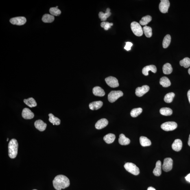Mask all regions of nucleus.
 <instances>
[{
	"instance_id": "aec40b11",
	"label": "nucleus",
	"mask_w": 190,
	"mask_h": 190,
	"mask_svg": "<svg viewBox=\"0 0 190 190\" xmlns=\"http://www.w3.org/2000/svg\"><path fill=\"white\" fill-rule=\"evenodd\" d=\"M93 93L94 95L99 97H103L105 94L104 90L99 86L95 87L93 88Z\"/></svg>"
},
{
	"instance_id": "1a4fd4ad",
	"label": "nucleus",
	"mask_w": 190,
	"mask_h": 190,
	"mask_svg": "<svg viewBox=\"0 0 190 190\" xmlns=\"http://www.w3.org/2000/svg\"><path fill=\"white\" fill-rule=\"evenodd\" d=\"M106 84L112 88L118 87L119 86L118 82L116 77H109L105 79Z\"/></svg>"
},
{
	"instance_id": "ea45409f",
	"label": "nucleus",
	"mask_w": 190,
	"mask_h": 190,
	"mask_svg": "<svg viewBox=\"0 0 190 190\" xmlns=\"http://www.w3.org/2000/svg\"><path fill=\"white\" fill-rule=\"evenodd\" d=\"M187 96L188 99H189V100L190 104V90H189V91L188 92Z\"/></svg>"
},
{
	"instance_id": "7c9ffc66",
	"label": "nucleus",
	"mask_w": 190,
	"mask_h": 190,
	"mask_svg": "<svg viewBox=\"0 0 190 190\" xmlns=\"http://www.w3.org/2000/svg\"><path fill=\"white\" fill-rule=\"evenodd\" d=\"M143 31L147 38H150L152 35V29L150 27L146 25L143 27Z\"/></svg>"
},
{
	"instance_id": "c03bdc74",
	"label": "nucleus",
	"mask_w": 190,
	"mask_h": 190,
	"mask_svg": "<svg viewBox=\"0 0 190 190\" xmlns=\"http://www.w3.org/2000/svg\"><path fill=\"white\" fill-rule=\"evenodd\" d=\"M8 140H9V138H8V139H7V141H8Z\"/></svg>"
},
{
	"instance_id": "7ed1b4c3",
	"label": "nucleus",
	"mask_w": 190,
	"mask_h": 190,
	"mask_svg": "<svg viewBox=\"0 0 190 190\" xmlns=\"http://www.w3.org/2000/svg\"><path fill=\"white\" fill-rule=\"evenodd\" d=\"M131 28L136 36H141L143 33V29L139 23L136 22H132L131 24Z\"/></svg>"
},
{
	"instance_id": "6ab92c4d",
	"label": "nucleus",
	"mask_w": 190,
	"mask_h": 190,
	"mask_svg": "<svg viewBox=\"0 0 190 190\" xmlns=\"http://www.w3.org/2000/svg\"><path fill=\"white\" fill-rule=\"evenodd\" d=\"M103 105V103L102 101H96L90 103L89 108L92 110H97L100 108Z\"/></svg>"
},
{
	"instance_id": "f704fd0d",
	"label": "nucleus",
	"mask_w": 190,
	"mask_h": 190,
	"mask_svg": "<svg viewBox=\"0 0 190 190\" xmlns=\"http://www.w3.org/2000/svg\"><path fill=\"white\" fill-rule=\"evenodd\" d=\"M180 65L184 68H189L190 66V59L189 58H184L180 61Z\"/></svg>"
},
{
	"instance_id": "20e7f679",
	"label": "nucleus",
	"mask_w": 190,
	"mask_h": 190,
	"mask_svg": "<svg viewBox=\"0 0 190 190\" xmlns=\"http://www.w3.org/2000/svg\"><path fill=\"white\" fill-rule=\"evenodd\" d=\"M124 167L125 169L131 174L135 175H137L139 174V168L135 164L128 162L125 164Z\"/></svg>"
},
{
	"instance_id": "e433bc0d",
	"label": "nucleus",
	"mask_w": 190,
	"mask_h": 190,
	"mask_svg": "<svg viewBox=\"0 0 190 190\" xmlns=\"http://www.w3.org/2000/svg\"><path fill=\"white\" fill-rule=\"evenodd\" d=\"M113 25V23H110L108 22H103L101 23V26L104 28L105 30H108Z\"/></svg>"
},
{
	"instance_id": "4c0bfd02",
	"label": "nucleus",
	"mask_w": 190,
	"mask_h": 190,
	"mask_svg": "<svg viewBox=\"0 0 190 190\" xmlns=\"http://www.w3.org/2000/svg\"><path fill=\"white\" fill-rule=\"evenodd\" d=\"M133 45V44L130 42H127L126 43V45L124 47V49L126 50L127 51L130 50L131 47Z\"/></svg>"
},
{
	"instance_id": "cd10ccee",
	"label": "nucleus",
	"mask_w": 190,
	"mask_h": 190,
	"mask_svg": "<svg viewBox=\"0 0 190 190\" xmlns=\"http://www.w3.org/2000/svg\"><path fill=\"white\" fill-rule=\"evenodd\" d=\"M163 71L165 74H170L173 71V68L171 64L169 63L164 64L163 67Z\"/></svg>"
},
{
	"instance_id": "2eb2a0df",
	"label": "nucleus",
	"mask_w": 190,
	"mask_h": 190,
	"mask_svg": "<svg viewBox=\"0 0 190 190\" xmlns=\"http://www.w3.org/2000/svg\"><path fill=\"white\" fill-rule=\"evenodd\" d=\"M151 71L152 72L156 73L157 72V68L154 65H150L145 66L142 69V73L145 76L149 75V72Z\"/></svg>"
},
{
	"instance_id": "b1692460",
	"label": "nucleus",
	"mask_w": 190,
	"mask_h": 190,
	"mask_svg": "<svg viewBox=\"0 0 190 190\" xmlns=\"http://www.w3.org/2000/svg\"><path fill=\"white\" fill-rule=\"evenodd\" d=\"M23 101L26 105L30 108L36 107L37 105L35 100L33 98H30L27 99H24Z\"/></svg>"
},
{
	"instance_id": "9b49d317",
	"label": "nucleus",
	"mask_w": 190,
	"mask_h": 190,
	"mask_svg": "<svg viewBox=\"0 0 190 190\" xmlns=\"http://www.w3.org/2000/svg\"><path fill=\"white\" fill-rule=\"evenodd\" d=\"M149 89L150 88L147 85H144L142 87H138L136 90V95L138 97H141L147 93Z\"/></svg>"
},
{
	"instance_id": "f03ea898",
	"label": "nucleus",
	"mask_w": 190,
	"mask_h": 190,
	"mask_svg": "<svg viewBox=\"0 0 190 190\" xmlns=\"http://www.w3.org/2000/svg\"><path fill=\"white\" fill-rule=\"evenodd\" d=\"M18 144L15 139H11L8 145V152L9 157L11 158H15L18 154Z\"/></svg>"
},
{
	"instance_id": "473e14b6",
	"label": "nucleus",
	"mask_w": 190,
	"mask_h": 190,
	"mask_svg": "<svg viewBox=\"0 0 190 190\" xmlns=\"http://www.w3.org/2000/svg\"><path fill=\"white\" fill-rule=\"evenodd\" d=\"M142 112V109L141 108H137L133 109L130 112L131 116L132 117H136L139 115Z\"/></svg>"
},
{
	"instance_id": "f8f14e48",
	"label": "nucleus",
	"mask_w": 190,
	"mask_h": 190,
	"mask_svg": "<svg viewBox=\"0 0 190 190\" xmlns=\"http://www.w3.org/2000/svg\"><path fill=\"white\" fill-rule=\"evenodd\" d=\"M23 118L26 119H33L34 117V114L28 108H24L22 114Z\"/></svg>"
},
{
	"instance_id": "393cba45",
	"label": "nucleus",
	"mask_w": 190,
	"mask_h": 190,
	"mask_svg": "<svg viewBox=\"0 0 190 190\" xmlns=\"http://www.w3.org/2000/svg\"><path fill=\"white\" fill-rule=\"evenodd\" d=\"M116 136L114 134H109L104 136V140L107 143L111 144L113 142Z\"/></svg>"
},
{
	"instance_id": "2f4dec72",
	"label": "nucleus",
	"mask_w": 190,
	"mask_h": 190,
	"mask_svg": "<svg viewBox=\"0 0 190 190\" xmlns=\"http://www.w3.org/2000/svg\"><path fill=\"white\" fill-rule=\"evenodd\" d=\"M171 38L169 35H167L164 38L163 41V47L164 48H166L170 44Z\"/></svg>"
},
{
	"instance_id": "423d86ee",
	"label": "nucleus",
	"mask_w": 190,
	"mask_h": 190,
	"mask_svg": "<svg viewBox=\"0 0 190 190\" xmlns=\"http://www.w3.org/2000/svg\"><path fill=\"white\" fill-rule=\"evenodd\" d=\"M178 126L177 123L174 121H168L165 122L161 125V128L164 130L168 131L175 129Z\"/></svg>"
},
{
	"instance_id": "58836bf2",
	"label": "nucleus",
	"mask_w": 190,
	"mask_h": 190,
	"mask_svg": "<svg viewBox=\"0 0 190 190\" xmlns=\"http://www.w3.org/2000/svg\"><path fill=\"white\" fill-rule=\"evenodd\" d=\"M185 178L187 181L190 182V173L185 177Z\"/></svg>"
},
{
	"instance_id": "0eeeda50",
	"label": "nucleus",
	"mask_w": 190,
	"mask_h": 190,
	"mask_svg": "<svg viewBox=\"0 0 190 190\" xmlns=\"http://www.w3.org/2000/svg\"><path fill=\"white\" fill-rule=\"evenodd\" d=\"M173 160L170 158H165L164 160L162 169L165 172H168L172 169Z\"/></svg>"
},
{
	"instance_id": "a19ab883",
	"label": "nucleus",
	"mask_w": 190,
	"mask_h": 190,
	"mask_svg": "<svg viewBox=\"0 0 190 190\" xmlns=\"http://www.w3.org/2000/svg\"><path fill=\"white\" fill-rule=\"evenodd\" d=\"M147 190H156L155 189H154V188H153L152 187H149L148 189H147Z\"/></svg>"
},
{
	"instance_id": "4468645a",
	"label": "nucleus",
	"mask_w": 190,
	"mask_h": 190,
	"mask_svg": "<svg viewBox=\"0 0 190 190\" xmlns=\"http://www.w3.org/2000/svg\"><path fill=\"white\" fill-rule=\"evenodd\" d=\"M108 121L106 119L103 118L98 121L95 125L97 129L100 130L105 128L108 124Z\"/></svg>"
},
{
	"instance_id": "c85d7f7f",
	"label": "nucleus",
	"mask_w": 190,
	"mask_h": 190,
	"mask_svg": "<svg viewBox=\"0 0 190 190\" xmlns=\"http://www.w3.org/2000/svg\"><path fill=\"white\" fill-rule=\"evenodd\" d=\"M160 113L162 115L165 116H170L173 113V111L170 108H163L160 109Z\"/></svg>"
},
{
	"instance_id": "a18cd8bd",
	"label": "nucleus",
	"mask_w": 190,
	"mask_h": 190,
	"mask_svg": "<svg viewBox=\"0 0 190 190\" xmlns=\"http://www.w3.org/2000/svg\"><path fill=\"white\" fill-rule=\"evenodd\" d=\"M56 8H58V7L57 6V7H56Z\"/></svg>"
},
{
	"instance_id": "f3484780",
	"label": "nucleus",
	"mask_w": 190,
	"mask_h": 190,
	"mask_svg": "<svg viewBox=\"0 0 190 190\" xmlns=\"http://www.w3.org/2000/svg\"><path fill=\"white\" fill-rule=\"evenodd\" d=\"M111 14L110 9L108 8L106 9L105 13L102 12H100L99 14V17L101 21H105L107 20V18L109 17Z\"/></svg>"
},
{
	"instance_id": "49530a36",
	"label": "nucleus",
	"mask_w": 190,
	"mask_h": 190,
	"mask_svg": "<svg viewBox=\"0 0 190 190\" xmlns=\"http://www.w3.org/2000/svg\"><path fill=\"white\" fill-rule=\"evenodd\" d=\"M36 190V189H34V190Z\"/></svg>"
},
{
	"instance_id": "a878e982",
	"label": "nucleus",
	"mask_w": 190,
	"mask_h": 190,
	"mask_svg": "<svg viewBox=\"0 0 190 190\" xmlns=\"http://www.w3.org/2000/svg\"><path fill=\"white\" fill-rule=\"evenodd\" d=\"M160 83L164 87H168L170 86L171 82L169 79L167 77H163L160 78Z\"/></svg>"
},
{
	"instance_id": "c9c22d12",
	"label": "nucleus",
	"mask_w": 190,
	"mask_h": 190,
	"mask_svg": "<svg viewBox=\"0 0 190 190\" xmlns=\"http://www.w3.org/2000/svg\"><path fill=\"white\" fill-rule=\"evenodd\" d=\"M49 12L51 15L56 16H59L61 13L60 9L56 7L51 8L49 10Z\"/></svg>"
},
{
	"instance_id": "bb28decb",
	"label": "nucleus",
	"mask_w": 190,
	"mask_h": 190,
	"mask_svg": "<svg viewBox=\"0 0 190 190\" xmlns=\"http://www.w3.org/2000/svg\"><path fill=\"white\" fill-rule=\"evenodd\" d=\"M54 17L51 14H44L42 18V21L44 23H50L54 21Z\"/></svg>"
},
{
	"instance_id": "6e6552de",
	"label": "nucleus",
	"mask_w": 190,
	"mask_h": 190,
	"mask_svg": "<svg viewBox=\"0 0 190 190\" xmlns=\"http://www.w3.org/2000/svg\"><path fill=\"white\" fill-rule=\"evenodd\" d=\"M10 21L13 25H25L26 22L27 20L24 17H18L11 18Z\"/></svg>"
},
{
	"instance_id": "72a5a7b5",
	"label": "nucleus",
	"mask_w": 190,
	"mask_h": 190,
	"mask_svg": "<svg viewBox=\"0 0 190 190\" xmlns=\"http://www.w3.org/2000/svg\"><path fill=\"white\" fill-rule=\"evenodd\" d=\"M175 96V94L173 92L168 93L165 95V98H164V100L166 103H171L172 102Z\"/></svg>"
},
{
	"instance_id": "5701e85b",
	"label": "nucleus",
	"mask_w": 190,
	"mask_h": 190,
	"mask_svg": "<svg viewBox=\"0 0 190 190\" xmlns=\"http://www.w3.org/2000/svg\"><path fill=\"white\" fill-rule=\"evenodd\" d=\"M48 116L49 121L51 123L53 124V125H58L60 124L61 121L59 118L55 117L52 113L49 114Z\"/></svg>"
},
{
	"instance_id": "79ce46f5",
	"label": "nucleus",
	"mask_w": 190,
	"mask_h": 190,
	"mask_svg": "<svg viewBox=\"0 0 190 190\" xmlns=\"http://www.w3.org/2000/svg\"><path fill=\"white\" fill-rule=\"evenodd\" d=\"M188 145H189L190 147V134L189 136V141H188Z\"/></svg>"
},
{
	"instance_id": "39448f33",
	"label": "nucleus",
	"mask_w": 190,
	"mask_h": 190,
	"mask_svg": "<svg viewBox=\"0 0 190 190\" xmlns=\"http://www.w3.org/2000/svg\"><path fill=\"white\" fill-rule=\"evenodd\" d=\"M123 92L121 91H112L108 95V100L110 103H114L120 97L123 96Z\"/></svg>"
},
{
	"instance_id": "c756f323",
	"label": "nucleus",
	"mask_w": 190,
	"mask_h": 190,
	"mask_svg": "<svg viewBox=\"0 0 190 190\" xmlns=\"http://www.w3.org/2000/svg\"><path fill=\"white\" fill-rule=\"evenodd\" d=\"M152 17L150 16L147 15L146 16L143 17L142 18L141 21H139L140 25H147L150 22L152 21Z\"/></svg>"
},
{
	"instance_id": "37998d69",
	"label": "nucleus",
	"mask_w": 190,
	"mask_h": 190,
	"mask_svg": "<svg viewBox=\"0 0 190 190\" xmlns=\"http://www.w3.org/2000/svg\"><path fill=\"white\" fill-rule=\"evenodd\" d=\"M188 72H189V75H190V68L189 69V70H188Z\"/></svg>"
},
{
	"instance_id": "a211bd4d",
	"label": "nucleus",
	"mask_w": 190,
	"mask_h": 190,
	"mask_svg": "<svg viewBox=\"0 0 190 190\" xmlns=\"http://www.w3.org/2000/svg\"><path fill=\"white\" fill-rule=\"evenodd\" d=\"M162 164L160 160H158L157 162L156 165V167L153 170V174L155 176H159L161 174Z\"/></svg>"
},
{
	"instance_id": "4be33fe9",
	"label": "nucleus",
	"mask_w": 190,
	"mask_h": 190,
	"mask_svg": "<svg viewBox=\"0 0 190 190\" xmlns=\"http://www.w3.org/2000/svg\"><path fill=\"white\" fill-rule=\"evenodd\" d=\"M139 141L141 145L143 147L149 146L152 144L150 140L144 136L140 137Z\"/></svg>"
},
{
	"instance_id": "f257e3e1",
	"label": "nucleus",
	"mask_w": 190,
	"mask_h": 190,
	"mask_svg": "<svg viewBox=\"0 0 190 190\" xmlns=\"http://www.w3.org/2000/svg\"><path fill=\"white\" fill-rule=\"evenodd\" d=\"M53 182V187L57 190L65 189L70 185L69 178L62 175H58L55 177Z\"/></svg>"
},
{
	"instance_id": "9d476101",
	"label": "nucleus",
	"mask_w": 190,
	"mask_h": 190,
	"mask_svg": "<svg viewBox=\"0 0 190 190\" xmlns=\"http://www.w3.org/2000/svg\"><path fill=\"white\" fill-rule=\"evenodd\" d=\"M159 4V8L160 12L162 13H166L168 12L169 8V1L168 0H161Z\"/></svg>"
},
{
	"instance_id": "412c9836",
	"label": "nucleus",
	"mask_w": 190,
	"mask_h": 190,
	"mask_svg": "<svg viewBox=\"0 0 190 190\" xmlns=\"http://www.w3.org/2000/svg\"><path fill=\"white\" fill-rule=\"evenodd\" d=\"M118 141L120 144L123 145H128L130 142V139L125 137L123 134H120Z\"/></svg>"
},
{
	"instance_id": "ddd939ff",
	"label": "nucleus",
	"mask_w": 190,
	"mask_h": 190,
	"mask_svg": "<svg viewBox=\"0 0 190 190\" xmlns=\"http://www.w3.org/2000/svg\"><path fill=\"white\" fill-rule=\"evenodd\" d=\"M34 125L36 129L40 131H45L47 126V125L46 123L40 119L36 121L35 122Z\"/></svg>"
},
{
	"instance_id": "dca6fc26",
	"label": "nucleus",
	"mask_w": 190,
	"mask_h": 190,
	"mask_svg": "<svg viewBox=\"0 0 190 190\" xmlns=\"http://www.w3.org/2000/svg\"><path fill=\"white\" fill-rule=\"evenodd\" d=\"M182 147V142L180 139L175 140L172 145V148L173 150L177 152H179L181 150Z\"/></svg>"
}]
</instances>
